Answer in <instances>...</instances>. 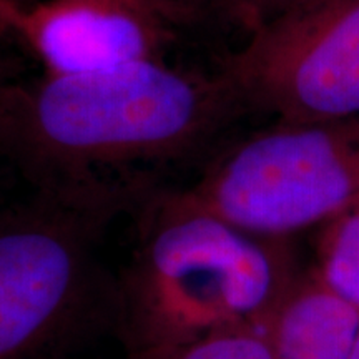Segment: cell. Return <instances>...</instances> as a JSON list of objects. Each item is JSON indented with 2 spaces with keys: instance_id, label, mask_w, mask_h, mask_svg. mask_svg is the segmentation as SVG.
I'll use <instances>...</instances> for the list:
<instances>
[{
  "instance_id": "6da1fadb",
  "label": "cell",
  "mask_w": 359,
  "mask_h": 359,
  "mask_svg": "<svg viewBox=\"0 0 359 359\" xmlns=\"http://www.w3.org/2000/svg\"><path fill=\"white\" fill-rule=\"evenodd\" d=\"M246 111L223 69L145 60L45 75L0 92V147L39 188L109 182L103 173L183 160Z\"/></svg>"
},
{
  "instance_id": "7a4b0ae2",
  "label": "cell",
  "mask_w": 359,
  "mask_h": 359,
  "mask_svg": "<svg viewBox=\"0 0 359 359\" xmlns=\"http://www.w3.org/2000/svg\"><path fill=\"white\" fill-rule=\"evenodd\" d=\"M298 273L286 238L245 231L167 193L115 293L116 321L133 359L228 327H263Z\"/></svg>"
},
{
  "instance_id": "3957f363",
  "label": "cell",
  "mask_w": 359,
  "mask_h": 359,
  "mask_svg": "<svg viewBox=\"0 0 359 359\" xmlns=\"http://www.w3.org/2000/svg\"><path fill=\"white\" fill-rule=\"evenodd\" d=\"M130 188H39L0 222V359H55L102 296L100 248Z\"/></svg>"
},
{
  "instance_id": "277c9868",
  "label": "cell",
  "mask_w": 359,
  "mask_h": 359,
  "mask_svg": "<svg viewBox=\"0 0 359 359\" xmlns=\"http://www.w3.org/2000/svg\"><path fill=\"white\" fill-rule=\"evenodd\" d=\"M182 193L259 236L288 240L325 224L359 196V116L278 120L236 143Z\"/></svg>"
},
{
  "instance_id": "5b68a950",
  "label": "cell",
  "mask_w": 359,
  "mask_h": 359,
  "mask_svg": "<svg viewBox=\"0 0 359 359\" xmlns=\"http://www.w3.org/2000/svg\"><path fill=\"white\" fill-rule=\"evenodd\" d=\"M222 69L246 110L283 122L359 116V0H318L281 17Z\"/></svg>"
},
{
  "instance_id": "8992f818",
  "label": "cell",
  "mask_w": 359,
  "mask_h": 359,
  "mask_svg": "<svg viewBox=\"0 0 359 359\" xmlns=\"http://www.w3.org/2000/svg\"><path fill=\"white\" fill-rule=\"evenodd\" d=\"M17 35L45 75H82L161 60L175 29L140 0H40Z\"/></svg>"
},
{
  "instance_id": "52a82bcc",
  "label": "cell",
  "mask_w": 359,
  "mask_h": 359,
  "mask_svg": "<svg viewBox=\"0 0 359 359\" xmlns=\"http://www.w3.org/2000/svg\"><path fill=\"white\" fill-rule=\"evenodd\" d=\"M263 331L276 359H349L359 338V306L316 268L299 269Z\"/></svg>"
},
{
  "instance_id": "ba28073f",
  "label": "cell",
  "mask_w": 359,
  "mask_h": 359,
  "mask_svg": "<svg viewBox=\"0 0 359 359\" xmlns=\"http://www.w3.org/2000/svg\"><path fill=\"white\" fill-rule=\"evenodd\" d=\"M323 226L318 273L359 306V196Z\"/></svg>"
},
{
  "instance_id": "9c48e42d",
  "label": "cell",
  "mask_w": 359,
  "mask_h": 359,
  "mask_svg": "<svg viewBox=\"0 0 359 359\" xmlns=\"http://www.w3.org/2000/svg\"><path fill=\"white\" fill-rule=\"evenodd\" d=\"M140 359H276L263 327L238 326Z\"/></svg>"
},
{
  "instance_id": "30bf717a",
  "label": "cell",
  "mask_w": 359,
  "mask_h": 359,
  "mask_svg": "<svg viewBox=\"0 0 359 359\" xmlns=\"http://www.w3.org/2000/svg\"><path fill=\"white\" fill-rule=\"evenodd\" d=\"M318 0H228L226 12L251 34Z\"/></svg>"
},
{
  "instance_id": "8fae6325",
  "label": "cell",
  "mask_w": 359,
  "mask_h": 359,
  "mask_svg": "<svg viewBox=\"0 0 359 359\" xmlns=\"http://www.w3.org/2000/svg\"><path fill=\"white\" fill-rule=\"evenodd\" d=\"M170 27H193L212 12H226L228 0H140Z\"/></svg>"
},
{
  "instance_id": "7c38bea8",
  "label": "cell",
  "mask_w": 359,
  "mask_h": 359,
  "mask_svg": "<svg viewBox=\"0 0 359 359\" xmlns=\"http://www.w3.org/2000/svg\"><path fill=\"white\" fill-rule=\"evenodd\" d=\"M25 8L15 0H0V29L19 34Z\"/></svg>"
},
{
  "instance_id": "4fadbf2b",
  "label": "cell",
  "mask_w": 359,
  "mask_h": 359,
  "mask_svg": "<svg viewBox=\"0 0 359 359\" xmlns=\"http://www.w3.org/2000/svg\"><path fill=\"white\" fill-rule=\"evenodd\" d=\"M12 74H13L12 64L2 55V53H0V92H2L7 85H11L13 82Z\"/></svg>"
},
{
  "instance_id": "5bb4252c",
  "label": "cell",
  "mask_w": 359,
  "mask_h": 359,
  "mask_svg": "<svg viewBox=\"0 0 359 359\" xmlns=\"http://www.w3.org/2000/svg\"><path fill=\"white\" fill-rule=\"evenodd\" d=\"M17 4H20L22 7L24 8H27V7H30V6H34V4H37V2H40V0H15Z\"/></svg>"
},
{
  "instance_id": "9a60e30c",
  "label": "cell",
  "mask_w": 359,
  "mask_h": 359,
  "mask_svg": "<svg viewBox=\"0 0 359 359\" xmlns=\"http://www.w3.org/2000/svg\"><path fill=\"white\" fill-rule=\"evenodd\" d=\"M349 359H359V338H358L356 346H354V351L351 354V358H349Z\"/></svg>"
}]
</instances>
